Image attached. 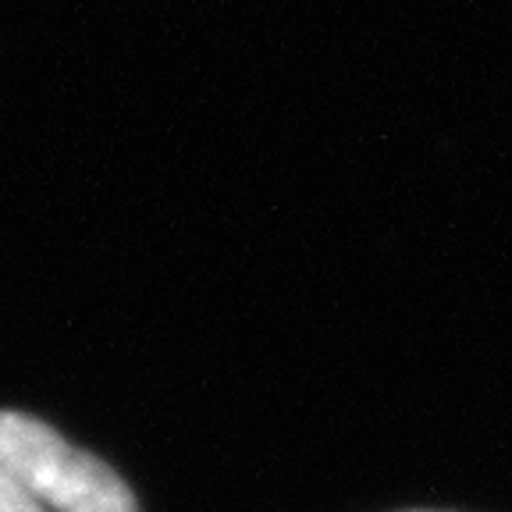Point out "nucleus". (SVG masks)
Returning <instances> with one entry per match:
<instances>
[{
    "label": "nucleus",
    "mask_w": 512,
    "mask_h": 512,
    "mask_svg": "<svg viewBox=\"0 0 512 512\" xmlns=\"http://www.w3.org/2000/svg\"><path fill=\"white\" fill-rule=\"evenodd\" d=\"M0 473L57 512H139L125 480L29 413H0Z\"/></svg>",
    "instance_id": "1"
},
{
    "label": "nucleus",
    "mask_w": 512,
    "mask_h": 512,
    "mask_svg": "<svg viewBox=\"0 0 512 512\" xmlns=\"http://www.w3.org/2000/svg\"><path fill=\"white\" fill-rule=\"evenodd\" d=\"M0 512H43V505L25 495L8 473H0Z\"/></svg>",
    "instance_id": "2"
}]
</instances>
